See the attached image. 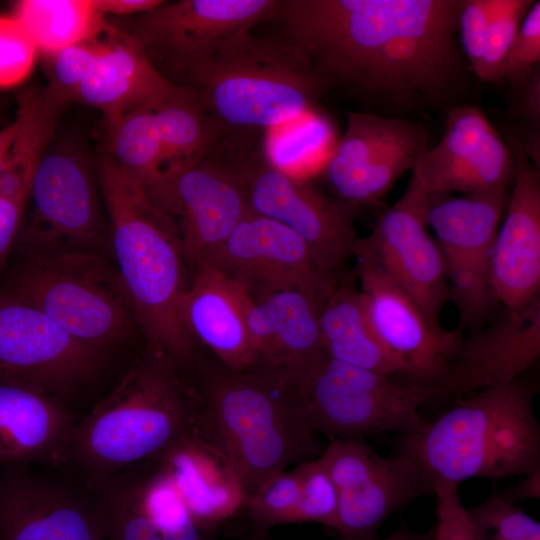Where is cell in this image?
I'll use <instances>...</instances> for the list:
<instances>
[{
  "instance_id": "cell-1",
  "label": "cell",
  "mask_w": 540,
  "mask_h": 540,
  "mask_svg": "<svg viewBox=\"0 0 540 540\" xmlns=\"http://www.w3.org/2000/svg\"><path fill=\"white\" fill-rule=\"evenodd\" d=\"M462 0H278L270 22L325 92L410 119L464 104L470 67L458 39Z\"/></svg>"
},
{
  "instance_id": "cell-2",
  "label": "cell",
  "mask_w": 540,
  "mask_h": 540,
  "mask_svg": "<svg viewBox=\"0 0 540 540\" xmlns=\"http://www.w3.org/2000/svg\"><path fill=\"white\" fill-rule=\"evenodd\" d=\"M187 373L197 397L196 422L228 455L246 496L322 452L285 369L233 370L198 352Z\"/></svg>"
},
{
  "instance_id": "cell-3",
  "label": "cell",
  "mask_w": 540,
  "mask_h": 540,
  "mask_svg": "<svg viewBox=\"0 0 540 540\" xmlns=\"http://www.w3.org/2000/svg\"><path fill=\"white\" fill-rule=\"evenodd\" d=\"M97 176L117 272L135 322L147 345L186 367L198 345L182 319L188 264L177 230L109 155L99 161Z\"/></svg>"
},
{
  "instance_id": "cell-4",
  "label": "cell",
  "mask_w": 540,
  "mask_h": 540,
  "mask_svg": "<svg viewBox=\"0 0 540 540\" xmlns=\"http://www.w3.org/2000/svg\"><path fill=\"white\" fill-rule=\"evenodd\" d=\"M197 397L190 378L147 345L111 392L74 428L68 456L96 483L153 463L193 425Z\"/></svg>"
},
{
  "instance_id": "cell-5",
  "label": "cell",
  "mask_w": 540,
  "mask_h": 540,
  "mask_svg": "<svg viewBox=\"0 0 540 540\" xmlns=\"http://www.w3.org/2000/svg\"><path fill=\"white\" fill-rule=\"evenodd\" d=\"M535 383L519 377L452 402L432 420L402 435L432 485L500 480L540 469Z\"/></svg>"
},
{
  "instance_id": "cell-6",
  "label": "cell",
  "mask_w": 540,
  "mask_h": 540,
  "mask_svg": "<svg viewBox=\"0 0 540 540\" xmlns=\"http://www.w3.org/2000/svg\"><path fill=\"white\" fill-rule=\"evenodd\" d=\"M226 129H273L313 112L325 92L296 49L244 29L225 39L180 82Z\"/></svg>"
},
{
  "instance_id": "cell-7",
  "label": "cell",
  "mask_w": 540,
  "mask_h": 540,
  "mask_svg": "<svg viewBox=\"0 0 540 540\" xmlns=\"http://www.w3.org/2000/svg\"><path fill=\"white\" fill-rule=\"evenodd\" d=\"M311 430L333 439L417 429L427 389L350 365L323 349L309 362L285 369Z\"/></svg>"
},
{
  "instance_id": "cell-8",
  "label": "cell",
  "mask_w": 540,
  "mask_h": 540,
  "mask_svg": "<svg viewBox=\"0 0 540 540\" xmlns=\"http://www.w3.org/2000/svg\"><path fill=\"white\" fill-rule=\"evenodd\" d=\"M12 294L99 352L135 322L117 269L96 252L32 255Z\"/></svg>"
},
{
  "instance_id": "cell-9",
  "label": "cell",
  "mask_w": 540,
  "mask_h": 540,
  "mask_svg": "<svg viewBox=\"0 0 540 540\" xmlns=\"http://www.w3.org/2000/svg\"><path fill=\"white\" fill-rule=\"evenodd\" d=\"M508 198L507 189L463 197L430 196L427 224L442 254L460 327L470 332L485 325L498 305L491 269Z\"/></svg>"
},
{
  "instance_id": "cell-10",
  "label": "cell",
  "mask_w": 540,
  "mask_h": 540,
  "mask_svg": "<svg viewBox=\"0 0 540 540\" xmlns=\"http://www.w3.org/2000/svg\"><path fill=\"white\" fill-rule=\"evenodd\" d=\"M318 461L337 492L335 521L330 530L342 540H372L384 521L434 488L421 465L399 451L382 456L355 439H333Z\"/></svg>"
},
{
  "instance_id": "cell-11",
  "label": "cell",
  "mask_w": 540,
  "mask_h": 540,
  "mask_svg": "<svg viewBox=\"0 0 540 540\" xmlns=\"http://www.w3.org/2000/svg\"><path fill=\"white\" fill-rule=\"evenodd\" d=\"M249 209L297 234L324 272L337 275L354 256L356 208L274 167L261 153H235Z\"/></svg>"
},
{
  "instance_id": "cell-12",
  "label": "cell",
  "mask_w": 540,
  "mask_h": 540,
  "mask_svg": "<svg viewBox=\"0 0 540 540\" xmlns=\"http://www.w3.org/2000/svg\"><path fill=\"white\" fill-rule=\"evenodd\" d=\"M277 0H178L129 17L122 31L143 48L168 80L182 79L220 44L244 29L271 21Z\"/></svg>"
},
{
  "instance_id": "cell-13",
  "label": "cell",
  "mask_w": 540,
  "mask_h": 540,
  "mask_svg": "<svg viewBox=\"0 0 540 540\" xmlns=\"http://www.w3.org/2000/svg\"><path fill=\"white\" fill-rule=\"evenodd\" d=\"M427 139L424 127L411 119L350 111L323 179L335 198L356 209L376 204L412 169Z\"/></svg>"
},
{
  "instance_id": "cell-14",
  "label": "cell",
  "mask_w": 540,
  "mask_h": 540,
  "mask_svg": "<svg viewBox=\"0 0 540 540\" xmlns=\"http://www.w3.org/2000/svg\"><path fill=\"white\" fill-rule=\"evenodd\" d=\"M370 323L384 346L404 365L405 382L424 388L440 383L463 340V329L433 324L415 301L357 241L354 256Z\"/></svg>"
},
{
  "instance_id": "cell-15",
  "label": "cell",
  "mask_w": 540,
  "mask_h": 540,
  "mask_svg": "<svg viewBox=\"0 0 540 540\" xmlns=\"http://www.w3.org/2000/svg\"><path fill=\"white\" fill-rule=\"evenodd\" d=\"M100 352L42 311L11 294L0 297V380L62 399L96 370Z\"/></svg>"
},
{
  "instance_id": "cell-16",
  "label": "cell",
  "mask_w": 540,
  "mask_h": 540,
  "mask_svg": "<svg viewBox=\"0 0 540 540\" xmlns=\"http://www.w3.org/2000/svg\"><path fill=\"white\" fill-rule=\"evenodd\" d=\"M209 265L253 300L297 290L323 304L339 282L317 266L297 234L250 209Z\"/></svg>"
},
{
  "instance_id": "cell-17",
  "label": "cell",
  "mask_w": 540,
  "mask_h": 540,
  "mask_svg": "<svg viewBox=\"0 0 540 540\" xmlns=\"http://www.w3.org/2000/svg\"><path fill=\"white\" fill-rule=\"evenodd\" d=\"M27 242L33 254L89 251L103 244L105 223L88 164L68 148L48 151L32 179Z\"/></svg>"
},
{
  "instance_id": "cell-18",
  "label": "cell",
  "mask_w": 540,
  "mask_h": 540,
  "mask_svg": "<svg viewBox=\"0 0 540 540\" xmlns=\"http://www.w3.org/2000/svg\"><path fill=\"white\" fill-rule=\"evenodd\" d=\"M249 211L233 157L216 150L170 175L164 214L174 224L187 264H210Z\"/></svg>"
},
{
  "instance_id": "cell-19",
  "label": "cell",
  "mask_w": 540,
  "mask_h": 540,
  "mask_svg": "<svg viewBox=\"0 0 540 540\" xmlns=\"http://www.w3.org/2000/svg\"><path fill=\"white\" fill-rule=\"evenodd\" d=\"M431 194L414 177L401 198L380 215L371 234L359 238L384 271L439 325L450 300L440 248L428 232Z\"/></svg>"
},
{
  "instance_id": "cell-20",
  "label": "cell",
  "mask_w": 540,
  "mask_h": 540,
  "mask_svg": "<svg viewBox=\"0 0 540 540\" xmlns=\"http://www.w3.org/2000/svg\"><path fill=\"white\" fill-rule=\"evenodd\" d=\"M440 142L426 149L411 171L433 195L464 196L507 189L514 178L513 153L485 114L468 103L446 113Z\"/></svg>"
},
{
  "instance_id": "cell-21",
  "label": "cell",
  "mask_w": 540,
  "mask_h": 540,
  "mask_svg": "<svg viewBox=\"0 0 540 540\" xmlns=\"http://www.w3.org/2000/svg\"><path fill=\"white\" fill-rule=\"evenodd\" d=\"M539 357L540 296L523 308L504 309L498 317L463 338L445 378L426 388L425 406L452 403L509 383L522 377Z\"/></svg>"
},
{
  "instance_id": "cell-22",
  "label": "cell",
  "mask_w": 540,
  "mask_h": 540,
  "mask_svg": "<svg viewBox=\"0 0 540 540\" xmlns=\"http://www.w3.org/2000/svg\"><path fill=\"white\" fill-rule=\"evenodd\" d=\"M0 478V540H105L100 502L71 486L25 471Z\"/></svg>"
},
{
  "instance_id": "cell-23",
  "label": "cell",
  "mask_w": 540,
  "mask_h": 540,
  "mask_svg": "<svg viewBox=\"0 0 540 540\" xmlns=\"http://www.w3.org/2000/svg\"><path fill=\"white\" fill-rule=\"evenodd\" d=\"M515 161L512 193L494 244L491 283L498 305L527 306L540 296V170L519 136L508 139Z\"/></svg>"
},
{
  "instance_id": "cell-24",
  "label": "cell",
  "mask_w": 540,
  "mask_h": 540,
  "mask_svg": "<svg viewBox=\"0 0 540 540\" xmlns=\"http://www.w3.org/2000/svg\"><path fill=\"white\" fill-rule=\"evenodd\" d=\"M151 464L170 481L203 531L209 533L242 511L246 493L234 464L196 420Z\"/></svg>"
},
{
  "instance_id": "cell-25",
  "label": "cell",
  "mask_w": 540,
  "mask_h": 540,
  "mask_svg": "<svg viewBox=\"0 0 540 540\" xmlns=\"http://www.w3.org/2000/svg\"><path fill=\"white\" fill-rule=\"evenodd\" d=\"M247 296L218 269L204 264L194 269L182 300V319L197 345L233 370L258 364L245 317Z\"/></svg>"
},
{
  "instance_id": "cell-26",
  "label": "cell",
  "mask_w": 540,
  "mask_h": 540,
  "mask_svg": "<svg viewBox=\"0 0 540 540\" xmlns=\"http://www.w3.org/2000/svg\"><path fill=\"white\" fill-rule=\"evenodd\" d=\"M185 90L154 67L133 37L111 27L108 46L74 101L98 108L108 122L136 109L154 110Z\"/></svg>"
},
{
  "instance_id": "cell-27",
  "label": "cell",
  "mask_w": 540,
  "mask_h": 540,
  "mask_svg": "<svg viewBox=\"0 0 540 540\" xmlns=\"http://www.w3.org/2000/svg\"><path fill=\"white\" fill-rule=\"evenodd\" d=\"M74 428L61 399L0 380V468L68 457Z\"/></svg>"
},
{
  "instance_id": "cell-28",
  "label": "cell",
  "mask_w": 540,
  "mask_h": 540,
  "mask_svg": "<svg viewBox=\"0 0 540 540\" xmlns=\"http://www.w3.org/2000/svg\"><path fill=\"white\" fill-rule=\"evenodd\" d=\"M321 306L315 298L297 290L257 300L247 296L245 317L257 365L294 369L312 360L322 350Z\"/></svg>"
},
{
  "instance_id": "cell-29",
  "label": "cell",
  "mask_w": 540,
  "mask_h": 540,
  "mask_svg": "<svg viewBox=\"0 0 540 540\" xmlns=\"http://www.w3.org/2000/svg\"><path fill=\"white\" fill-rule=\"evenodd\" d=\"M323 351L330 357L387 376L405 377L404 365L384 346L368 318L359 289L339 281L319 311Z\"/></svg>"
},
{
  "instance_id": "cell-30",
  "label": "cell",
  "mask_w": 540,
  "mask_h": 540,
  "mask_svg": "<svg viewBox=\"0 0 540 540\" xmlns=\"http://www.w3.org/2000/svg\"><path fill=\"white\" fill-rule=\"evenodd\" d=\"M64 104L46 88H30L18 98L17 131L0 166V194L27 202L33 176L56 129Z\"/></svg>"
},
{
  "instance_id": "cell-31",
  "label": "cell",
  "mask_w": 540,
  "mask_h": 540,
  "mask_svg": "<svg viewBox=\"0 0 540 540\" xmlns=\"http://www.w3.org/2000/svg\"><path fill=\"white\" fill-rule=\"evenodd\" d=\"M153 115L168 176L209 156L227 134L189 88L155 108Z\"/></svg>"
},
{
  "instance_id": "cell-32",
  "label": "cell",
  "mask_w": 540,
  "mask_h": 540,
  "mask_svg": "<svg viewBox=\"0 0 540 540\" xmlns=\"http://www.w3.org/2000/svg\"><path fill=\"white\" fill-rule=\"evenodd\" d=\"M106 124L109 156L163 213L169 176L164 166L153 110L136 109Z\"/></svg>"
},
{
  "instance_id": "cell-33",
  "label": "cell",
  "mask_w": 540,
  "mask_h": 540,
  "mask_svg": "<svg viewBox=\"0 0 540 540\" xmlns=\"http://www.w3.org/2000/svg\"><path fill=\"white\" fill-rule=\"evenodd\" d=\"M14 16L47 54L95 38L109 27L94 0H21Z\"/></svg>"
},
{
  "instance_id": "cell-34",
  "label": "cell",
  "mask_w": 540,
  "mask_h": 540,
  "mask_svg": "<svg viewBox=\"0 0 540 540\" xmlns=\"http://www.w3.org/2000/svg\"><path fill=\"white\" fill-rule=\"evenodd\" d=\"M163 540H212L192 520L170 481L153 465L125 483Z\"/></svg>"
},
{
  "instance_id": "cell-35",
  "label": "cell",
  "mask_w": 540,
  "mask_h": 540,
  "mask_svg": "<svg viewBox=\"0 0 540 540\" xmlns=\"http://www.w3.org/2000/svg\"><path fill=\"white\" fill-rule=\"evenodd\" d=\"M101 35L68 46L49 55L47 66V92L58 102L66 105L74 101L75 94L81 84L93 73L102 58L109 41Z\"/></svg>"
},
{
  "instance_id": "cell-36",
  "label": "cell",
  "mask_w": 540,
  "mask_h": 540,
  "mask_svg": "<svg viewBox=\"0 0 540 540\" xmlns=\"http://www.w3.org/2000/svg\"><path fill=\"white\" fill-rule=\"evenodd\" d=\"M300 481L296 470L270 477L255 492L246 496L242 511L252 529L268 531L277 525L296 523Z\"/></svg>"
},
{
  "instance_id": "cell-37",
  "label": "cell",
  "mask_w": 540,
  "mask_h": 540,
  "mask_svg": "<svg viewBox=\"0 0 540 540\" xmlns=\"http://www.w3.org/2000/svg\"><path fill=\"white\" fill-rule=\"evenodd\" d=\"M467 512L485 540H540V523L494 492Z\"/></svg>"
},
{
  "instance_id": "cell-38",
  "label": "cell",
  "mask_w": 540,
  "mask_h": 540,
  "mask_svg": "<svg viewBox=\"0 0 540 540\" xmlns=\"http://www.w3.org/2000/svg\"><path fill=\"white\" fill-rule=\"evenodd\" d=\"M534 0H503L488 28L480 67L475 74L489 83L502 81L506 56Z\"/></svg>"
},
{
  "instance_id": "cell-39",
  "label": "cell",
  "mask_w": 540,
  "mask_h": 540,
  "mask_svg": "<svg viewBox=\"0 0 540 540\" xmlns=\"http://www.w3.org/2000/svg\"><path fill=\"white\" fill-rule=\"evenodd\" d=\"M100 502L105 538L109 540H163L129 487L120 483Z\"/></svg>"
},
{
  "instance_id": "cell-40",
  "label": "cell",
  "mask_w": 540,
  "mask_h": 540,
  "mask_svg": "<svg viewBox=\"0 0 540 540\" xmlns=\"http://www.w3.org/2000/svg\"><path fill=\"white\" fill-rule=\"evenodd\" d=\"M300 481L296 523H319L331 529L337 510V492L318 461L310 459L295 467Z\"/></svg>"
},
{
  "instance_id": "cell-41",
  "label": "cell",
  "mask_w": 540,
  "mask_h": 540,
  "mask_svg": "<svg viewBox=\"0 0 540 540\" xmlns=\"http://www.w3.org/2000/svg\"><path fill=\"white\" fill-rule=\"evenodd\" d=\"M37 51L14 15H0V87H13L23 82L33 68Z\"/></svg>"
},
{
  "instance_id": "cell-42",
  "label": "cell",
  "mask_w": 540,
  "mask_h": 540,
  "mask_svg": "<svg viewBox=\"0 0 540 540\" xmlns=\"http://www.w3.org/2000/svg\"><path fill=\"white\" fill-rule=\"evenodd\" d=\"M540 64V1H534L506 56L502 81L519 90Z\"/></svg>"
},
{
  "instance_id": "cell-43",
  "label": "cell",
  "mask_w": 540,
  "mask_h": 540,
  "mask_svg": "<svg viewBox=\"0 0 540 540\" xmlns=\"http://www.w3.org/2000/svg\"><path fill=\"white\" fill-rule=\"evenodd\" d=\"M503 0H462L458 17V39L471 72L477 73L490 23Z\"/></svg>"
},
{
  "instance_id": "cell-44",
  "label": "cell",
  "mask_w": 540,
  "mask_h": 540,
  "mask_svg": "<svg viewBox=\"0 0 540 540\" xmlns=\"http://www.w3.org/2000/svg\"><path fill=\"white\" fill-rule=\"evenodd\" d=\"M436 518L433 525L434 540H485L459 496V486L450 483L435 484Z\"/></svg>"
},
{
  "instance_id": "cell-45",
  "label": "cell",
  "mask_w": 540,
  "mask_h": 540,
  "mask_svg": "<svg viewBox=\"0 0 540 540\" xmlns=\"http://www.w3.org/2000/svg\"><path fill=\"white\" fill-rule=\"evenodd\" d=\"M519 117L529 126L526 136H539L540 126V68L536 66L520 88Z\"/></svg>"
},
{
  "instance_id": "cell-46",
  "label": "cell",
  "mask_w": 540,
  "mask_h": 540,
  "mask_svg": "<svg viewBox=\"0 0 540 540\" xmlns=\"http://www.w3.org/2000/svg\"><path fill=\"white\" fill-rule=\"evenodd\" d=\"M26 202L0 194V265L19 230Z\"/></svg>"
},
{
  "instance_id": "cell-47",
  "label": "cell",
  "mask_w": 540,
  "mask_h": 540,
  "mask_svg": "<svg viewBox=\"0 0 540 540\" xmlns=\"http://www.w3.org/2000/svg\"><path fill=\"white\" fill-rule=\"evenodd\" d=\"M97 8L106 16H136L159 6L162 0H94Z\"/></svg>"
},
{
  "instance_id": "cell-48",
  "label": "cell",
  "mask_w": 540,
  "mask_h": 540,
  "mask_svg": "<svg viewBox=\"0 0 540 540\" xmlns=\"http://www.w3.org/2000/svg\"><path fill=\"white\" fill-rule=\"evenodd\" d=\"M515 484L498 491L507 500L516 503L540 498V469L521 476Z\"/></svg>"
},
{
  "instance_id": "cell-49",
  "label": "cell",
  "mask_w": 540,
  "mask_h": 540,
  "mask_svg": "<svg viewBox=\"0 0 540 540\" xmlns=\"http://www.w3.org/2000/svg\"><path fill=\"white\" fill-rule=\"evenodd\" d=\"M240 540H275L269 535L268 531L251 529V531ZM372 540H434V531L431 528L429 531L421 533L416 532L405 525H400L395 531L382 539Z\"/></svg>"
},
{
  "instance_id": "cell-50",
  "label": "cell",
  "mask_w": 540,
  "mask_h": 540,
  "mask_svg": "<svg viewBox=\"0 0 540 540\" xmlns=\"http://www.w3.org/2000/svg\"><path fill=\"white\" fill-rule=\"evenodd\" d=\"M17 126V121L14 119L10 124L0 129V166L15 137Z\"/></svg>"
}]
</instances>
